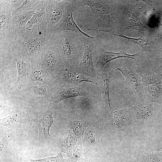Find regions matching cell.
Segmentation results:
<instances>
[{
    "instance_id": "6da1fadb",
    "label": "cell",
    "mask_w": 162,
    "mask_h": 162,
    "mask_svg": "<svg viewBox=\"0 0 162 162\" xmlns=\"http://www.w3.org/2000/svg\"><path fill=\"white\" fill-rule=\"evenodd\" d=\"M62 38L52 35L42 51L40 60L54 78L61 70L70 67L63 51Z\"/></svg>"
},
{
    "instance_id": "7a4b0ae2",
    "label": "cell",
    "mask_w": 162,
    "mask_h": 162,
    "mask_svg": "<svg viewBox=\"0 0 162 162\" xmlns=\"http://www.w3.org/2000/svg\"><path fill=\"white\" fill-rule=\"evenodd\" d=\"M55 36L62 37L64 53L73 70L77 67L82 56L84 50V37L77 33L70 31L59 33Z\"/></svg>"
},
{
    "instance_id": "3957f363",
    "label": "cell",
    "mask_w": 162,
    "mask_h": 162,
    "mask_svg": "<svg viewBox=\"0 0 162 162\" xmlns=\"http://www.w3.org/2000/svg\"><path fill=\"white\" fill-rule=\"evenodd\" d=\"M12 53L17 72L16 80L13 87L15 89L22 90L32 82V61L27 54L20 48L13 50Z\"/></svg>"
},
{
    "instance_id": "277c9868",
    "label": "cell",
    "mask_w": 162,
    "mask_h": 162,
    "mask_svg": "<svg viewBox=\"0 0 162 162\" xmlns=\"http://www.w3.org/2000/svg\"><path fill=\"white\" fill-rule=\"evenodd\" d=\"M44 2L48 32L49 34H52L65 18L68 2L63 0H44Z\"/></svg>"
},
{
    "instance_id": "5b68a950",
    "label": "cell",
    "mask_w": 162,
    "mask_h": 162,
    "mask_svg": "<svg viewBox=\"0 0 162 162\" xmlns=\"http://www.w3.org/2000/svg\"><path fill=\"white\" fill-rule=\"evenodd\" d=\"M84 50L82 56L74 71L77 73L84 74L89 77L96 79L97 73L92 57L93 50L96 48V40L84 37Z\"/></svg>"
},
{
    "instance_id": "8992f818",
    "label": "cell",
    "mask_w": 162,
    "mask_h": 162,
    "mask_svg": "<svg viewBox=\"0 0 162 162\" xmlns=\"http://www.w3.org/2000/svg\"><path fill=\"white\" fill-rule=\"evenodd\" d=\"M12 12L0 8V49L11 48L17 43L13 30Z\"/></svg>"
},
{
    "instance_id": "52a82bcc",
    "label": "cell",
    "mask_w": 162,
    "mask_h": 162,
    "mask_svg": "<svg viewBox=\"0 0 162 162\" xmlns=\"http://www.w3.org/2000/svg\"><path fill=\"white\" fill-rule=\"evenodd\" d=\"M50 34L47 31V23L45 7L36 12L27 22L24 36L31 38L47 37Z\"/></svg>"
},
{
    "instance_id": "ba28073f",
    "label": "cell",
    "mask_w": 162,
    "mask_h": 162,
    "mask_svg": "<svg viewBox=\"0 0 162 162\" xmlns=\"http://www.w3.org/2000/svg\"><path fill=\"white\" fill-rule=\"evenodd\" d=\"M54 79L55 84L63 87L76 86L83 82H88L98 85L96 79L77 73L70 67L61 70L55 76Z\"/></svg>"
},
{
    "instance_id": "9c48e42d",
    "label": "cell",
    "mask_w": 162,
    "mask_h": 162,
    "mask_svg": "<svg viewBox=\"0 0 162 162\" xmlns=\"http://www.w3.org/2000/svg\"><path fill=\"white\" fill-rule=\"evenodd\" d=\"M52 35L37 38L24 36L19 43V48L27 54L32 62L39 61L42 51Z\"/></svg>"
},
{
    "instance_id": "30bf717a",
    "label": "cell",
    "mask_w": 162,
    "mask_h": 162,
    "mask_svg": "<svg viewBox=\"0 0 162 162\" xmlns=\"http://www.w3.org/2000/svg\"><path fill=\"white\" fill-rule=\"evenodd\" d=\"M90 95L89 92L82 88L77 86L65 87L55 84L52 87L50 104H56L68 98L81 96L89 97Z\"/></svg>"
},
{
    "instance_id": "8fae6325",
    "label": "cell",
    "mask_w": 162,
    "mask_h": 162,
    "mask_svg": "<svg viewBox=\"0 0 162 162\" xmlns=\"http://www.w3.org/2000/svg\"><path fill=\"white\" fill-rule=\"evenodd\" d=\"M52 89L51 87L43 83L34 81L22 91L30 100L42 101L50 104Z\"/></svg>"
},
{
    "instance_id": "7c38bea8",
    "label": "cell",
    "mask_w": 162,
    "mask_h": 162,
    "mask_svg": "<svg viewBox=\"0 0 162 162\" xmlns=\"http://www.w3.org/2000/svg\"><path fill=\"white\" fill-rule=\"evenodd\" d=\"M51 105H48L46 108L35 116L34 119L38 128L39 139L43 141H46L47 138L52 136L49 133L53 122L52 110L50 107Z\"/></svg>"
},
{
    "instance_id": "4fadbf2b",
    "label": "cell",
    "mask_w": 162,
    "mask_h": 162,
    "mask_svg": "<svg viewBox=\"0 0 162 162\" xmlns=\"http://www.w3.org/2000/svg\"><path fill=\"white\" fill-rule=\"evenodd\" d=\"M116 68L124 76L127 83L133 90L136 98L143 97V85L139 74L132 71L127 62L119 64Z\"/></svg>"
},
{
    "instance_id": "5bb4252c",
    "label": "cell",
    "mask_w": 162,
    "mask_h": 162,
    "mask_svg": "<svg viewBox=\"0 0 162 162\" xmlns=\"http://www.w3.org/2000/svg\"><path fill=\"white\" fill-rule=\"evenodd\" d=\"M67 1L68 2V3L65 18L61 25L54 31L52 35L55 36L62 32L70 31L77 33L82 36L95 40V37H92L85 33L78 27L73 17V13L74 10V6L73 3L68 0Z\"/></svg>"
},
{
    "instance_id": "9a60e30c",
    "label": "cell",
    "mask_w": 162,
    "mask_h": 162,
    "mask_svg": "<svg viewBox=\"0 0 162 162\" xmlns=\"http://www.w3.org/2000/svg\"><path fill=\"white\" fill-rule=\"evenodd\" d=\"M135 104L129 110L132 118L135 119L149 118L154 114V109L151 102L146 100L143 97L136 98Z\"/></svg>"
},
{
    "instance_id": "2e32d148",
    "label": "cell",
    "mask_w": 162,
    "mask_h": 162,
    "mask_svg": "<svg viewBox=\"0 0 162 162\" xmlns=\"http://www.w3.org/2000/svg\"><path fill=\"white\" fill-rule=\"evenodd\" d=\"M96 48L98 53V61L95 65L97 69H102L109 62L120 58H127L134 59V57L139 53L131 55L126 53L124 51L118 52H114L107 51L102 48L97 42Z\"/></svg>"
},
{
    "instance_id": "e0dca14e",
    "label": "cell",
    "mask_w": 162,
    "mask_h": 162,
    "mask_svg": "<svg viewBox=\"0 0 162 162\" xmlns=\"http://www.w3.org/2000/svg\"><path fill=\"white\" fill-rule=\"evenodd\" d=\"M31 67L32 82H40L52 88L55 85L54 78L40 61L32 62Z\"/></svg>"
},
{
    "instance_id": "ac0fdd59",
    "label": "cell",
    "mask_w": 162,
    "mask_h": 162,
    "mask_svg": "<svg viewBox=\"0 0 162 162\" xmlns=\"http://www.w3.org/2000/svg\"><path fill=\"white\" fill-rule=\"evenodd\" d=\"M36 12L32 11L13 16V30L16 42L20 43L23 39L27 23Z\"/></svg>"
},
{
    "instance_id": "d6986e66",
    "label": "cell",
    "mask_w": 162,
    "mask_h": 162,
    "mask_svg": "<svg viewBox=\"0 0 162 162\" xmlns=\"http://www.w3.org/2000/svg\"><path fill=\"white\" fill-rule=\"evenodd\" d=\"M100 72L97 74V80L98 86L100 87L103 102L111 110L114 111L111 107L109 96V84L110 77L107 74L106 70L99 69Z\"/></svg>"
},
{
    "instance_id": "ffe728a7",
    "label": "cell",
    "mask_w": 162,
    "mask_h": 162,
    "mask_svg": "<svg viewBox=\"0 0 162 162\" xmlns=\"http://www.w3.org/2000/svg\"><path fill=\"white\" fill-rule=\"evenodd\" d=\"M114 34L130 42L138 45L141 48V52H150L156 53H159V50L155 46L153 41L147 40L140 37L138 38L129 37L116 32Z\"/></svg>"
},
{
    "instance_id": "44dd1931",
    "label": "cell",
    "mask_w": 162,
    "mask_h": 162,
    "mask_svg": "<svg viewBox=\"0 0 162 162\" xmlns=\"http://www.w3.org/2000/svg\"><path fill=\"white\" fill-rule=\"evenodd\" d=\"M143 94L144 98L150 102L162 103V85H154L143 87Z\"/></svg>"
},
{
    "instance_id": "7402d4cb",
    "label": "cell",
    "mask_w": 162,
    "mask_h": 162,
    "mask_svg": "<svg viewBox=\"0 0 162 162\" xmlns=\"http://www.w3.org/2000/svg\"><path fill=\"white\" fill-rule=\"evenodd\" d=\"M44 0H24L18 8L13 11L12 16H14L32 11H39L44 8Z\"/></svg>"
},
{
    "instance_id": "603a6c76",
    "label": "cell",
    "mask_w": 162,
    "mask_h": 162,
    "mask_svg": "<svg viewBox=\"0 0 162 162\" xmlns=\"http://www.w3.org/2000/svg\"><path fill=\"white\" fill-rule=\"evenodd\" d=\"M138 74L141 78L143 86H145L161 84L156 73L140 68Z\"/></svg>"
},
{
    "instance_id": "cb8c5ba5",
    "label": "cell",
    "mask_w": 162,
    "mask_h": 162,
    "mask_svg": "<svg viewBox=\"0 0 162 162\" xmlns=\"http://www.w3.org/2000/svg\"><path fill=\"white\" fill-rule=\"evenodd\" d=\"M113 114L115 124L119 128H122L127 125L132 119L129 111L124 110H114Z\"/></svg>"
},
{
    "instance_id": "d4e9b609",
    "label": "cell",
    "mask_w": 162,
    "mask_h": 162,
    "mask_svg": "<svg viewBox=\"0 0 162 162\" xmlns=\"http://www.w3.org/2000/svg\"><path fill=\"white\" fill-rule=\"evenodd\" d=\"M24 1V0H0V8L13 12L18 8Z\"/></svg>"
},
{
    "instance_id": "484cf974",
    "label": "cell",
    "mask_w": 162,
    "mask_h": 162,
    "mask_svg": "<svg viewBox=\"0 0 162 162\" xmlns=\"http://www.w3.org/2000/svg\"><path fill=\"white\" fill-rule=\"evenodd\" d=\"M20 116L19 112L13 110L7 117L3 119L2 123L3 126L12 128L18 123Z\"/></svg>"
},
{
    "instance_id": "4316f807",
    "label": "cell",
    "mask_w": 162,
    "mask_h": 162,
    "mask_svg": "<svg viewBox=\"0 0 162 162\" xmlns=\"http://www.w3.org/2000/svg\"><path fill=\"white\" fill-rule=\"evenodd\" d=\"M127 15L129 17L130 20L128 21L129 28L140 30L141 29L146 28V27L143 26L138 18L132 11L128 12Z\"/></svg>"
},
{
    "instance_id": "83f0119b",
    "label": "cell",
    "mask_w": 162,
    "mask_h": 162,
    "mask_svg": "<svg viewBox=\"0 0 162 162\" xmlns=\"http://www.w3.org/2000/svg\"><path fill=\"white\" fill-rule=\"evenodd\" d=\"M1 130L0 152L7 146L10 141L14 138V135L9 130Z\"/></svg>"
},
{
    "instance_id": "f1b7e54d",
    "label": "cell",
    "mask_w": 162,
    "mask_h": 162,
    "mask_svg": "<svg viewBox=\"0 0 162 162\" xmlns=\"http://www.w3.org/2000/svg\"><path fill=\"white\" fill-rule=\"evenodd\" d=\"M28 162H64L62 155L59 153L55 157H48L40 159H32L29 156L27 159Z\"/></svg>"
},
{
    "instance_id": "f546056e",
    "label": "cell",
    "mask_w": 162,
    "mask_h": 162,
    "mask_svg": "<svg viewBox=\"0 0 162 162\" xmlns=\"http://www.w3.org/2000/svg\"><path fill=\"white\" fill-rule=\"evenodd\" d=\"M143 158L146 162H160L157 155L152 153L144 154Z\"/></svg>"
},
{
    "instance_id": "4dcf8cb0",
    "label": "cell",
    "mask_w": 162,
    "mask_h": 162,
    "mask_svg": "<svg viewBox=\"0 0 162 162\" xmlns=\"http://www.w3.org/2000/svg\"><path fill=\"white\" fill-rule=\"evenodd\" d=\"M0 112L1 115L3 113L5 114L6 113L8 114H10L12 111H11L10 108L6 105H4L0 103Z\"/></svg>"
},
{
    "instance_id": "1f68e13d",
    "label": "cell",
    "mask_w": 162,
    "mask_h": 162,
    "mask_svg": "<svg viewBox=\"0 0 162 162\" xmlns=\"http://www.w3.org/2000/svg\"><path fill=\"white\" fill-rule=\"evenodd\" d=\"M158 76L161 82V84L162 85V69L160 70L159 71L156 73Z\"/></svg>"
}]
</instances>
